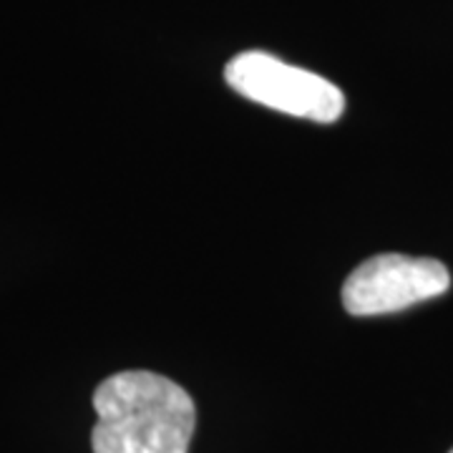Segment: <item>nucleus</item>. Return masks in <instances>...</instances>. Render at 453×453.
<instances>
[{
    "instance_id": "obj_3",
    "label": "nucleus",
    "mask_w": 453,
    "mask_h": 453,
    "mask_svg": "<svg viewBox=\"0 0 453 453\" xmlns=\"http://www.w3.org/2000/svg\"><path fill=\"white\" fill-rule=\"evenodd\" d=\"M451 288L449 270L431 257L375 255L342 285V308L356 318L388 315L438 297Z\"/></svg>"
},
{
    "instance_id": "obj_1",
    "label": "nucleus",
    "mask_w": 453,
    "mask_h": 453,
    "mask_svg": "<svg viewBox=\"0 0 453 453\" xmlns=\"http://www.w3.org/2000/svg\"><path fill=\"white\" fill-rule=\"evenodd\" d=\"M94 453H189L196 408L192 395L159 372L124 371L94 393Z\"/></svg>"
},
{
    "instance_id": "obj_4",
    "label": "nucleus",
    "mask_w": 453,
    "mask_h": 453,
    "mask_svg": "<svg viewBox=\"0 0 453 453\" xmlns=\"http://www.w3.org/2000/svg\"><path fill=\"white\" fill-rule=\"evenodd\" d=\"M451 453H453V451H451Z\"/></svg>"
},
{
    "instance_id": "obj_2",
    "label": "nucleus",
    "mask_w": 453,
    "mask_h": 453,
    "mask_svg": "<svg viewBox=\"0 0 453 453\" xmlns=\"http://www.w3.org/2000/svg\"><path fill=\"white\" fill-rule=\"evenodd\" d=\"M226 83L255 104L267 109L333 124L345 111V96L323 76L285 64L265 50H244L225 68Z\"/></svg>"
}]
</instances>
